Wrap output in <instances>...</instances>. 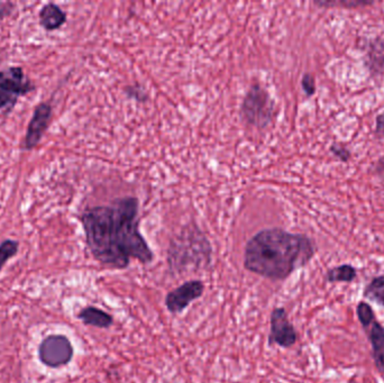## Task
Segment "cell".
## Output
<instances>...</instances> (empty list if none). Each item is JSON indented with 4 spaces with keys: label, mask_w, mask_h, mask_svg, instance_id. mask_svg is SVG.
I'll use <instances>...</instances> for the list:
<instances>
[{
    "label": "cell",
    "mask_w": 384,
    "mask_h": 383,
    "mask_svg": "<svg viewBox=\"0 0 384 383\" xmlns=\"http://www.w3.org/2000/svg\"><path fill=\"white\" fill-rule=\"evenodd\" d=\"M85 243L96 261L124 270L131 260L151 263L154 254L140 232L138 200L117 199L107 206L87 208L80 216Z\"/></svg>",
    "instance_id": "cell-1"
},
{
    "label": "cell",
    "mask_w": 384,
    "mask_h": 383,
    "mask_svg": "<svg viewBox=\"0 0 384 383\" xmlns=\"http://www.w3.org/2000/svg\"><path fill=\"white\" fill-rule=\"evenodd\" d=\"M316 253L313 239L281 228H266L246 243L244 267L257 276L282 281L311 261Z\"/></svg>",
    "instance_id": "cell-2"
},
{
    "label": "cell",
    "mask_w": 384,
    "mask_h": 383,
    "mask_svg": "<svg viewBox=\"0 0 384 383\" xmlns=\"http://www.w3.org/2000/svg\"><path fill=\"white\" fill-rule=\"evenodd\" d=\"M211 262V244L198 228L183 230L171 243L168 263L172 272L205 269Z\"/></svg>",
    "instance_id": "cell-3"
},
{
    "label": "cell",
    "mask_w": 384,
    "mask_h": 383,
    "mask_svg": "<svg viewBox=\"0 0 384 383\" xmlns=\"http://www.w3.org/2000/svg\"><path fill=\"white\" fill-rule=\"evenodd\" d=\"M36 90V85L25 74L22 67H8L0 70V111L8 115L22 97Z\"/></svg>",
    "instance_id": "cell-4"
},
{
    "label": "cell",
    "mask_w": 384,
    "mask_h": 383,
    "mask_svg": "<svg viewBox=\"0 0 384 383\" xmlns=\"http://www.w3.org/2000/svg\"><path fill=\"white\" fill-rule=\"evenodd\" d=\"M241 113L243 120L248 125L265 127L272 122L273 102L265 89L253 85L245 96Z\"/></svg>",
    "instance_id": "cell-5"
},
{
    "label": "cell",
    "mask_w": 384,
    "mask_h": 383,
    "mask_svg": "<svg viewBox=\"0 0 384 383\" xmlns=\"http://www.w3.org/2000/svg\"><path fill=\"white\" fill-rule=\"evenodd\" d=\"M357 317L372 347V358L380 375L384 377V327L378 321L370 305L362 301L357 305Z\"/></svg>",
    "instance_id": "cell-6"
},
{
    "label": "cell",
    "mask_w": 384,
    "mask_h": 383,
    "mask_svg": "<svg viewBox=\"0 0 384 383\" xmlns=\"http://www.w3.org/2000/svg\"><path fill=\"white\" fill-rule=\"evenodd\" d=\"M73 354L71 342L61 334L46 336L38 345V358L42 364L51 369L68 365L73 358Z\"/></svg>",
    "instance_id": "cell-7"
},
{
    "label": "cell",
    "mask_w": 384,
    "mask_h": 383,
    "mask_svg": "<svg viewBox=\"0 0 384 383\" xmlns=\"http://www.w3.org/2000/svg\"><path fill=\"white\" fill-rule=\"evenodd\" d=\"M53 107L49 102H43L35 107L33 116L29 120L23 142L20 145L22 151H31L40 144L46 131L51 124Z\"/></svg>",
    "instance_id": "cell-8"
},
{
    "label": "cell",
    "mask_w": 384,
    "mask_h": 383,
    "mask_svg": "<svg viewBox=\"0 0 384 383\" xmlns=\"http://www.w3.org/2000/svg\"><path fill=\"white\" fill-rule=\"evenodd\" d=\"M297 341L298 333L289 321L287 310L283 307H276L271 312L269 344L289 349L293 347Z\"/></svg>",
    "instance_id": "cell-9"
},
{
    "label": "cell",
    "mask_w": 384,
    "mask_h": 383,
    "mask_svg": "<svg viewBox=\"0 0 384 383\" xmlns=\"http://www.w3.org/2000/svg\"><path fill=\"white\" fill-rule=\"evenodd\" d=\"M204 291L205 284L200 280L185 282L166 295L165 307L173 315L181 314L192 301L199 299L204 295Z\"/></svg>",
    "instance_id": "cell-10"
},
{
    "label": "cell",
    "mask_w": 384,
    "mask_h": 383,
    "mask_svg": "<svg viewBox=\"0 0 384 383\" xmlns=\"http://www.w3.org/2000/svg\"><path fill=\"white\" fill-rule=\"evenodd\" d=\"M38 18L40 25L48 32L57 31L66 23V13L55 3L44 5Z\"/></svg>",
    "instance_id": "cell-11"
},
{
    "label": "cell",
    "mask_w": 384,
    "mask_h": 383,
    "mask_svg": "<svg viewBox=\"0 0 384 383\" xmlns=\"http://www.w3.org/2000/svg\"><path fill=\"white\" fill-rule=\"evenodd\" d=\"M78 318L85 323V326L97 327L104 330H107L114 323L113 316L94 306L83 308L78 314Z\"/></svg>",
    "instance_id": "cell-12"
},
{
    "label": "cell",
    "mask_w": 384,
    "mask_h": 383,
    "mask_svg": "<svg viewBox=\"0 0 384 383\" xmlns=\"http://www.w3.org/2000/svg\"><path fill=\"white\" fill-rule=\"evenodd\" d=\"M367 66L372 74H384V41L376 39L369 44Z\"/></svg>",
    "instance_id": "cell-13"
},
{
    "label": "cell",
    "mask_w": 384,
    "mask_h": 383,
    "mask_svg": "<svg viewBox=\"0 0 384 383\" xmlns=\"http://www.w3.org/2000/svg\"><path fill=\"white\" fill-rule=\"evenodd\" d=\"M356 277H357V271L350 264H343L339 267H333V269L328 270L327 274H326L327 281L332 282V284H335V282L350 284L355 280Z\"/></svg>",
    "instance_id": "cell-14"
},
{
    "label": "cell",
    "mask_w": 384,
    "mask_h": 383,
    "mask_svg": "<svg viewBox=\"0 0 384 383\" xmlns=\"http://www.w3.org/2000/svg\"><path fill=\"white\" fill-rule=\"evenodd\" d=\"M364 298L384 307V274L376 277L364 288Z\"/></svg>",
    "instance_id": "cell-15"
},
{
    "label": "cell",
    "mask_w": 384,
    "mask_h": 383,
    "mask_svg": "<svg viewBox=\"0 0 384 383\" xmlns=\"http://www.w3.org/2000/svg\"><path fill=\"white\" fill-rule=\"evenodd\" d=\"M315 5L325 8H346L355 9L361 7H369L374 5V1L370 0H319L315 1Z\"/></svg>",
    "instance_id": "cell-16"
},
{
    "label": "cell",
    "mask_w": 384,
    "mask_h": 383,
    "mask_svg": "<svg viewBox=\"0 0 384 383\" xmlns=\"http://www.w3.org/2000/svg\"><path fill=\"white\" fill-rule=\"evenodd\" d=\"M18 250L20 243L15 239H5L0 243V272L10 258L17 256Z\"/></svg>",
    "instance_id": "cell-17"
},
{
    "label": "cell",
    "mask_w": 384,
    "mask_h": 383,
    "mask_svg": "<svg viewBox=\"0 0 384 383\" xmlns=\"http://www.w3.org/2000/svg\"><path fill=\"white\" fill-rule=\"evenodd\" d=\"M330 152H332V154H333L335 158H337L339 161L345 162V163L350 161V151L348 150L345 145L335 143V144L330 146Z\"/></svg>",
    "instance_id": "cell-18"
},
{
    "label": "cell",
    "mask_w": 384,
    "mask_h": 383,
    "mask_svg": "<svg viewBox=\"0 0 384 383\" xmlns=\"http://www.w3.org/2000/svg\"><path fill=\"white\" fill-rule=\"evenodd\" d=\"M302 90L308 97H311L316 92V80L311 74H304L301 79Z\"/></svg>",
    "instance_id": "cell-19"
},
{
    "label": "cell",
    "mask_w": 384,
    "mask_h": 383,
    "mask_svg": "<svg viewBox=\"0 0 384 383\" xmlns=\"http://www.w3.org/2000/svg\"><path fill=\"white\" fill-rule=\"evenodd\" d=\"M15 9H16V4L13 3V1L0 3V20L12 16L14 14Z\"/></svg>",
    "instance_id": "cell-20"
},
{
    "label": "cell",
    "mask_w": 384,
    "mask_h": 383,
    "mask_svg": "<svg viewBox=\"0 0 384 383\" xmlns=\"http://www.w3.org/2000/svg\"><path fill=\"white\" fill-rule=\"evenodd\" d=\"M376 135L384 139V113L378 115L376 118Z\"/></svg>",
    "instance_id": "cell-21"
}]
</instances>
